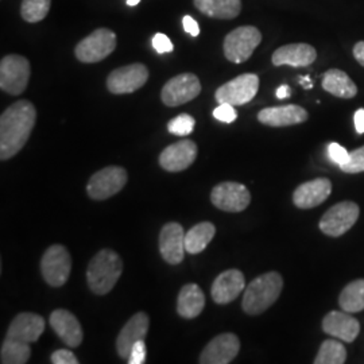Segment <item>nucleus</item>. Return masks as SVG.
<instances>
[{"mask_svg": "<svg viewBox=\"0 0 364 364\" xmlns=\"http://www.w3.org/2000/svg\"><path fill=\"white\" fill-rule=\"evenodd\" d=\"M50 360L53 364H78L77 356L69 350L53 352Z\"/></svg>", "mask_w": 364, "mask_h": 364, "instance_id": "58836bf2", "label": "nucleus"}, {"mask_svg": "<svg viewBox=\"0 0 364 364\" xmlns=\"http://www.w3.org/2000/svg\"><path fill=\"white\" fill-rule=\"evenodd\" d=\"M46 328V321L36 313H19L9 326L7 338L22 340L26 343L37 341Z\"/></svg>", "mask_w": 364, "mask_h": 364, "instance_id": "b1692460", "label": "nucleus"}, {"mask_svg": "<svg viewBox=\"0 0 364 364\" xmlns=\"http://www.w3.org/2000/svg\"><path fill=\"white\" fill-rule=\"evenodd\" d=\"M72 270V259L68 248L54 245L45 251L41 259V273L46 284L53 287H64Z\"/></svg>", "mask_w": 364, "mask_h": 364, "instance_id": "0eeeda50", "label": "nucleus"}, {"mask_svg": "<svg viewBox=\"0 0 364 364\" xmlns=\"http://www.w3.org/2000/svg\"><path fill=\"white\" fill-rule=\"evenodd\" d=\"M308 111L296 105L269 107L259 111L258 120L264 126L270 127H287L296 126L308 120Z\"/></svg>", "mask_w": 364, "mask_h": 364, "instance_id": "a211bd4d", "label": "nucleus"}, {"mask_svg": "<svg viewBox=\"0 0 364 364\" xmlns=\"http://www.w3.org/2000/svg\"><path fill=\"white\" fill-rule=\"evenodd\" d=\"M205 306V296L200 287L188 284L182 287L177 299V312L183 318H195Z\"/></svg>", "mask_w": 364, "mask_h": 364, "instance_id": "a878e982", "label": "nucleus"}, {"mask_svg": "<svg viewBox=\"0 0 364 364\" xmlns=\"http://www.w3.org/2000/svg\"><path fill=\"white\" fill-rule=\"evenodd\" d=\"M338 305L347 313L364 311V279L352 281L344 287L338 296Z\"/></svg>", "mask_w": 364, "mask_h": 364, "instance_id": "c85d7f7f", "label": "nucleus"}, {"mask_svg": "<svg viewBox=\"0 0 364 364\" xmlns=\"http://www.w3.org/2000/svg\"><path fill=\"white\" fill-rule=\"evenodd\" d=\"M150 326L149 316L144 312L136 313L127 321V324L122 328L117 338V355L122 359H129L131 350L136 341L144 340Z\"/></svg>", "mask_w": 364, "mask_h": 364, "instance_id": "6ab92c4d", "label": "nucleus"}, {"mask_svg": "<svg viewBox=\"0 0 364 364\" xmlns=\"http://www.w3.org/2000/svg\"><path fill=\"white\" fill-rule=\"evenodd\" d=\"M258 90L259 77L254 73H245L219 87L215 93V99L219 105H245L257 96Z\"/></svg>", "mask_w": 364, "mask_h": 364, "instance_id": "1a4fd4ad", "label": "nucleus"}, {"mask_svg": "<svg viewBox=\"0 0 364 364\" xmlns=\"http://www.w3.org/2000/svg\"><path fill=\"white\" fill-rule=\"evenodd\" d=\"M123 273V260L112 250L99 251L88 266L87 281L92 293L97 296L108 294Z\"/></svg>", "mask_w": 364, "mask_h": 364, "instance_id": "7ed1b4c3", "label": "nucleus"}, {"mask_svg": "<svg viewBox=\"0 0 364 364\" xmlns=\"http://www.w3.org/2000/svg\"><path fill=\"white\" fill-rule=\"evenodd\" d=\"M316 58L317 52L309 43H290L277 49L273 53L272 61L275 66L305 68L312 65Z\"/></svg>", "mask_w": 364, "mask_h": 364, "instance_id": "5701e85b", "label": "nucleus"}, {"mask_svg": "<svg viewBox=\"0 0 364 364\" xmlns=\"http://www.w3.org/2000/svg\"><path fill=\"white\" fill-rule=\"evenodd\" d=\"M52 0H22L21 16L28 23H37L48 16Z\"/></svg>", "mask_w": 364, "mask_h": 364, "instance_id": "2f4dec72", "label": "nucleus"}, {"mask_svg": "<svg viewBox=\"0 0 364 364\" xmlns=\"http://www.w3.org/2000/svg\"><path fill=\"white\" fill-rule=\"evenodd\" d=\"M262 42V33L255 26H240L224 38L223 50L228 61L243 64L254 54Z\"/></svg>", "mask_w": 364, "mask_h": 364, "instance_id": "20e7f679", "label": "nucleus"}, {"mask_svg": "<svg viewBox=\"0 0 364 364\" xmlns=\"http://www.w3.org/2000/svg\"><path fill=\"white\" fill-rule=\"evenodd\" d=\"M328 156L333 164H336L338 166H343L350 161V153L347 151V149L336 142L328 144Z\"/></svg>", "mask_w": 364, "mask_h": 364, "instance_id": "f704fd0d", "label": "nucleus"}, {"mask_svg": "<svg viewBox=\"0 0 364 364\" xmlns=\"http://www.w3.org/2000/svg\"><path fill=\"white\" fill-rule=\"evenodd\" d=\"M126 3H127V6H130V7H135V6H138V4L141 3V0H126Z\"/></svg>", "mask_w": 364, "mask_h": 364, "instance_id": "a18cd8bd", "label": "nucleus"}, {"mask_svg": "<svg viewBox=\"0 0 364 364\" xmlns=\"http://www.w3.org/2000/svg\"><path fill=\"white\" fill-rule=\"evenodd\" d=\"M200 13L215 19H234L242 11V0H193Z\"/></svg>", "mask_w": 364, "mask_h": 364, "instance_id": "bb28decb", "label": "nucleus"}, {"mask_svg": "<svg viewBox=\"0 0 364 364\" xmlns=\"http://www.w3.org/2000/svg\"><path fill=\"white\" fill-rule=\"evenodd\" d=\"M146 344L144 340H139L131 350L130 356L127 359L129 364H144L146 362Z\"/></svg>", "mask_w": 364, "mask_h": 364, "instance_id": "4c0bfd02", "label": "nucleus"}, {"mask_svg": "<svg viewBox=\"0 0 364 364\" xmlns=\"http://www.w3.org/2000/svg\"><path fill=\"white\" fill-rule=\"evenodd\" d=\"M246 287V278L240 270L231 269L221 273L213 282L210 294L219 305H227L239 297Z\"/></svg>", "mask_w": 364, "mask_h": 364, "instance_id": "aec40b11", "label": "nucleus"}, {"mask_svg": "<svg viewBox=\"0 0 364 364\" xmlns=\"http://www.w3.org/2000/svg\"><path fill=\"white\" fill-rule=\"evenodd\" d=\"M153 48L159 54H165V53H170L174 50L173 42L170 41L168 36H165L162 33H156V36L153 37Z\"/></svg>", "mask_w": 364, "mask_h": 364, "instance_id": "e433bc0d", "label": "nucleus"}, {"mask_svg": "<svg viewBox=\"0 0 364 364\" xmlns=\"http://www.w3.org/2000/svg\"><path fill=\"white\" fill-rule=\"evenodd\" d=\"M340 169L341 171L350 173V174H356V173L364 171V146L350 153V161L346 165L340 166Z\"/></svg>", "mask_w": 364, "mask_h": 364, "instance_id": "72a5a7b5", "label": "nucleus"}, {"mask_svg": "<svg viewBox=\"0 0 364 364\" xmlns=\"http://www.w3.org/2000/svg\"><path fill=\"white\" fill-rule=\"evenodd\" d=\"M216 234V227L209 223L203 221L196 224L186 234H185V250L189 254H200L203 252L213 236Z\"/></svg>", "mask_w": 364, "mask_h": 364, "instance_id": "cd10ccee", "label": "nucleus"}, {"mask_svg": "<svg viewBox=\"0 0 364 364\" xmlns=\"http://www.w3.org/2000/svg\"><path fill=\"white\" fill-rule=\"evenodd\" d=\"M37 109L28 100L10 105L0 117V158L1 161L16 156L27 144L36 126Z\"/></svg>", "mask_w": 364, "mask_h": 364, "instance_id": "f257e3e1", "label": "nucleus"}, {"mask_svg": "<svg viewBox=\"0 0 364 364\" xmlns=\"http://www.w3.org/2000/svg\"><path fill=\"white\" fill-rule=\"evenodd\" d=\"M50 326L68 347L76 348L82 343V328L76 316L66 309H57L50 314Z\"/></svg>", "mask_w": 364, "mask_h": 364, "instance_id": "4be33fe9", "label": "nucleus"}, {"mask_svg": "<svg viewBox=\"0 0 364 364\" xmlns=\"http://www.w3.org/2000/svg\"><path fill=\"white\" fill-rule=\"evenodd\" d=\"M201 92V84L193 73H181L164 85L161 99L168 107H178L192 102Z\"/></svg>", "mask_w": 364, "mask_h": 364, "instance_id": "9b49d317", "label": "nucleus"}, {"mask_svg": "<svg viewBox=\"0 0 364 364\" xmlns=\"http://www.w3.org/2000/svg\"><path fill=\"white\" fill-rule=\"evenodd\" d=\"M240 351V341L234 333H221L212 338L201 352L198 362L201 364H228Z\"/></svg>", "mask_w": 364, "mask_h": 364, "instance_id": "4468645a", "label": "nucleus"}, {"mask_svg": "<svg viewBox=\"0 0 364 364\" xmlns=\"http://www.w3.org/2000/svg\"><path fill=\"white\" fill-rule=\"evenodd\" d=\"M196 120L195 117L188 115V114H181L178 117L171 119L168 123V131L173 135L178 136H186L192 134L195 130Z\"/></svg>", "mask_w": 364, "mask_h": 364, "instance_id": "473e14b6", "label": "nucleus"}, {"mask_svg": "<svg viewBox=\"0 0 364 364\" xmlns=\"http://www.w3.org/2000/svg\"><path fill=\"white\" fill-rule=\"evenodd\" d=\"M282 289L284 278L281 274L277 272L262 274L246 287L242 301L243 311L250 316H258L266 312L279 299Z\"/></svg>", "mask_w": 364, "mask_h": 364, "instance_id": "f03ea898", "label": "nucleus"}, {"mask_svg": "<svg viewBox=\"0 0 364 364\" xmlns=\"http://www.w3.org/2000/svg\"><path fill=\"white\" fill-rule=\"evenodd\" d=\"M323 90L340 97V99H352L358 95V87L352 78L340 69H329L323 76Z\"/></svg>", "mask_w": 364, "mask_h": 364, "instance_id": "393cba45", "label": "nucleus"}, {"mask_svg": "<svg viewBox=\"0 0 364 364\" xmlns=\"http://www.w3.org/2000/svg\"><path fill=\"white\" fill-rule=\"evenodd\" d=\"M210 201L216 208L225 212H242L251 203L247 188L237 182H221L210 192Z\"/></svg>", "mask_w": 364, "mask_h": 364, "instance_id": "ddd939ff", "label": "nucleus"}, {"mask_svg": "<svg viewBox=\"0 0 364 364\" xmlns=\"http://www.w3.org/2000/svg\"><path fill=\"white\" fill-rule=\"evenodd\" d=\"M213 117L223 123H232L237 117V112L235 111L234 105L221 103L218 108L213 109Z\"/></svg>", "mask_w": 364, "mask_h": 364, "instance_id": "c9c22d12", "label": "nucleus"}, {"mask_svg": "<svg viewBox=\"0 0 364 364\" xmlns=\"http://www.w3.org/2000/svg\"><path fill=\"white\" fill-rule=\"evenodd\" d=\"M30 63L19 54H9L0 63V88L13 96L23 93L30 80Z\"/></svg>", "mask_w": 364, "mask_h": 364, "instance_id": "423d86ee", "label": "nucleus"}, {"mask_svg": "<svg viewBox=\"0 0 364 364\" xmlns=\"http://www.w3.org/2000/svg\"><path fill=\"white\" fill-rule=\"evenodd\" d=\"M185 231L178 223H168L162 227L159 234V251L165 262L169 264H178L183 260L185 250Z\"/></svg>", "mask_w": 364, "mask_h": 364, "instance_id": "2eb2a0df", "label": "nucleus"}, {"mask_svg": "<svg viewBox=\"0 0 364 364\" xmlns=\"http://www.w3.org/2000/svg\"><path fill=\"white\" fill-rule=\"evenodd\" d=\"M323 331L332 338L352 343L360 333V323L344 311H332L323 320Z\"/></svg>", "mask_w": 364, "mask_h": 364, "instance_id": "412c9836", "label": "nucleus"}, {"mask_svg": "<svg viewBox=\"0 0 364 364\" xmlns=\"http://www.w3.org/2000/svg\"><path fill=\"white\" fill-rule=\"evenodd\" d=\"M299 84L305 88V90H312L313 82L312 80L309 76H304V77H299Z\"/></svg>", "mask_w": 364, "mask_h": 364, "instance_id": "c03bdc74", "label": "nucleus"}, {"mask_svg": "<svg viewBox=\"0 0 364 364\" xmlns=\"http://www.w3.org/2000/svg\"><path fill=\"white\" fill-rule=\"evenodd\" d=\"M353 57H355V60L364 68V41L358 42V43L353 46Z\"/></svg>", "mask_w": 364, "mask_h": 364, "instance_id": "79ce46f5", "label": "nucleus"}, {"mask_svg": "<svg viewBox=\"0 0 364 364\" xmlns=\"http://www.w3.org/2000/svg\"><path fill=\"white\" fill-rule=\"evenodd\" d=\"M347 360V350L346 347L333 338L326 340L320 350L317 352V356L314 359V364H343Z\"/></svg>", "mask_w": 364, "mask_h": 364, "instance_id": "7c9ffc66", "label": "nucleus"}, {"mask_svg": "<svg viewBox=\"0 0 364 364\" xmlns=\"http://www.w3.org/2000/svg\"><path fill=\"white\" fill-rule=\"evenodd\" d=\"M197 158V144L193 141L183 139L168 146L159 156L162 169L177 173L188 169Z\"/></svg>", "mask_w": 364, "mask_h": 364, "instance_id": "dca6fc26", "label": "nucleus"}, {"mask_svg": "<svg viewBox=\"0 0 364 364\" xmlns=\"http://www.w3.org/2000/svg\"><path fill=\"white\" fill-rule=\"evenodd\" d=\"M31 350L28 343L16 340V338H6L1 344L0 351V362L3 364H25L28 362Z\"/></svg>", "mask_w": 364, "mask_h": 364, "instance_id": "c756f323", "label": "nucleus"}, {"mask_svg": "<svg viewBox=\"0 0 364 364\" xmlns=\"http://www.w3.org/2000/svg\"><path fill=\"white\" fill-rule=\"evenodd\" d=\"M360 208L353 201H341L326 210L318 227L323 234L331 237H338L348 232L359 219Z\"/></svg>", "mask_w": 364, "mask_h": 364, "instance_id": "6e6552de", "label": "nucleus"}, {"mask_svg": "<svg viewBox=\"0 0 364 364\" xmlns=\"http://www.w3.org/2000/svg\"><path fill=\"white\" fill-rule=\"evenodd\" d=\"M353 120H355V129H356V132H358V134H364L363 108H360V109H358V111L355 112V117H353Z\"/></svg>", "mask_w": 364, "mask_h": 364, "instance_id": "a19ab883", "label": "nucleus"}, {"mask_svg": "<svg viewBox=\"0 0 364 364\" xmlns=\"http://www.w3.org/2000/svg\"><path fill=\"white\" fill-rule=\"evenodd\" d=\"M149 80V69L144 64H130L112 70L107 77V88L114 95L138 91Z\"/></svg>", "mask_w": 364, "mask_h": 364, "instance_id": "f8f14e48", "label": "nucleus"}, {"mask_svg": "<svg viewBox=\"0 0 364 364\" xmlns=\"http://www.w3.org/2000/svg\"><path fill=\"white\" fill-rule=\"evenodd\" d=\"M127 183V171L120 166H108L91 177L87 186L88 196L93 200H107L119 193Z\"/></svg>", "mask_w": 364, "mask_h": 364, "instance_id": "9d476101", "label": "nucleus"}, {"mask_svg": "<svg viewBox=\"0 0 364 364\" xmlns=\"http://www.w3.org/2000/svg\"><path fill=\"white\" fill-rule=\"evenodd\" d=\"M275 95H277V97L278 99H287V97H290V95H291V91H290V87L289 85H281L277 92H275Z\"/></svg>", "mask_w": 364, "mask_h": 364, "instance_id": "37998d69", "label": "nucleus"}, {"mask_svg": "<svg viewBox=\"0 0 364 364\" xmlns=\"http://www.w3.org/2000/svg\"><path fill=\"white\" fill-rule=\"evenodd\" d=\"M332 193V183L328 178H314L297 186L293 203L299 209H312L323 204Z\"/></svg>", "mask_w": 364, "mask_h": 364, "instance_id": "f3484780", "label": "nucleus"}, {"mask_svg": "<svg viewBox=\"0 0 364 364\" xmlns=\"http://www.w3.org/2000/svg\"><path fill=\"white\" fill-rule=\"evenodd\" d=\"M117 49V34L109 28H97L88 37L81 39L75 49L80 63L96 64L103 61Z\"/></svg>", "mask_w": 364, "mask_h": 364, "instance_id": "39448f33", "label": "nucleus"}, {"mask_svg": "<svg viewBox=\"0 0 364 364\" xmlns=\"http://www.w3.org/2000/svg\"><path fill=\"white\" fill-rule=\"evenodd\" d=\"M182 26H183V30H185L188 34H191L192 37H198V34H200V27H198V23L196 22L195 19H193L191 15H185V16L182 18Z\"/></svg>", "mask_w": 364, "mask_h": 364, "instance_id": "ea45409f", "label": "nucleus"}]
</instances>
